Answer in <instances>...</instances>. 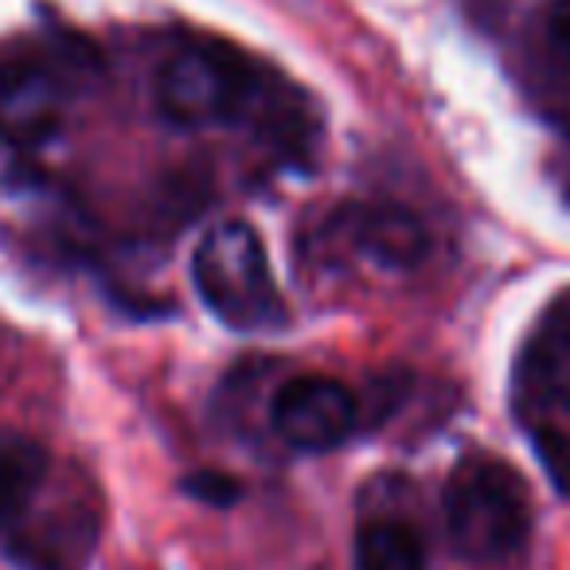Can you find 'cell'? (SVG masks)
<instances>
[{
	"mask_svg": "<svg viewBox=\"0 0 570 570\" xmlns=\"http://www.w3.org/2000/svg\"><path fill=\"white\" fill-rule=\"evenodd\" d=\"M531 445H535L539 465H543V473L551 476L554 489H559L562 497H570V434L567 430L539 422V426L531 430Z\"/></svg>",
	"mask_w": 570,
	"mask_h": 570,
	"instance_id": "cell-10",
	"label": "cell"
},
{
	"mask_svg": "<svg viewBox=\"0 0 570 570\" xmlns=\"http://www.w3.org/2000/svg\"><path fill=\"white\" fill-rule=\"evenodd\" d=\"M547 32H551L554 48L570 56V0H554L547 12Z\"/></svg>",
	"mask_w": 570,
	"mask_h": 570,
	"instance_id": "cell-12",
	"label": "cell"
},
{
	"mask_svg": "<svg viewBox=\"0 0 570 570\" xmlns=\"http://www.w3.org/2000/svg\"><path fill=\"white\" fill-rule=\"evenodd\" d=\"M445 531L458 554L473 562H504L531 535L528 484L497 458H465L445 484Z\"/></svg>",
	"mask_w": 570,
	"mask_h": 570,
	"instance_id": "cell-2",
	"label": "cell"
},
{
	"mask_svg": "<svg viewBox=\"0 0 570 570\" xmlns=\"http://www.w3.org/2000/svg\"><path fill=\"white\" fill-rule=\"evenodd\" d=\"M356 570H426V547L403 520H372L356 535Z\"/></svg>",
	"mask_w": 570,
	"mask_h": 570,
	"instance_id": "cell-9",
	"label": "cell"
},
{
	"mask_svg": "<svg viewBox=\"0 0 570 570\" xmlns=\"http://www.w3.org/2000/svg\"><path fill=\"white\" fill-rule=\"evenodd\" d=\"M188 492H196L199 500H207V504H230V500L238 497V484L230 481V476H223V473H196L188 481Z\"/></svg>",
	"mask_w": 570,
	"mask_h": 570,
	"instance_id": "cell-11",
	"label": "cell"
},
{
	"mask_svg": "<svg viewBox=\"0 0 570 570\" xmlns=\"http://www.w3.org/2000/svg\"><path fill=\"white\" fill-rule=\"evenodd\" d=\"M356 395L328 375H297V380L282 383L269 403L274 434L305 453H325L348 442V434L356 430Z\"/></svg>",
	"mask_w": 570,
	"mask_h": 570,
	"instance_id": "cell-4",
	"label": "cell"
},
{
	"mask_svg": "<svg viewBox=\"0 0 570 570\" xmlns=\"http://www.w3.org/2000/svg\"><path fill=\"white\" fill-rule=\"evenodd\" d=\"M51 461L32 438H0V531H9L40 492Z\"/></svg>",
	"mask_w": 570,
	"mask_h": 570,
	"instance_id": "cell-8",
	"label": "cell"
},
{
	"mask_svg": "<svg viewBox=\"0 0 570 570\" xmlns=\"http://www.w3.org/2000/svg\"><path fill=\"white\" fill-rule=\"evenodd\" d=\"M199 297L207 309L230 328L258 333L285 321V302L277 294L274 269H269L266 246L258 230L246 223H223L207 230L191 262Z\"/></svg>",
	"mask_w": 570,
	"mask_h": 570,
	"instance_id": "cell-3",
	"label": "cell"
},
{
	"mask_svg": "<svg viewBox=\"0 0 570 570\" xmlns=\"http://www.w3.org/2000/svg\"><path fill=\"white\" fill-rule=\"evenodd\" d=\"M515 403L523 411H570V294L531 328L515 364Z\"/></svg>",
	"mask_w": 570,
	"mask_h": 570,
	"instance_id": "cell-5",
	"label": "cell"
},
{
	"mask_svg": "<svg viewBox=\"0 0 570 570\" xmlns=\"http://www.w3.org/2000/svg\"><path fill=\"white\" fill-rule=\"evenodd\" d=\"M274 82L238 48L219 40H191L168 56L157 79V106L176 126H223L269 110Z\"/></svg>",
	"mask_w": 570,
	"mask_h": 570,
	"instance_id": "cell-1",
	"label": "cell"
},
{
	"mask_svg": "<svg viewBox=\"0 0 570 570\" xmlns=\"http://www.w3.org/2000/svg\"><path fill=\"white\" fill-rule=\"evenodd\" d=\"M344 238L383 269H414L430 254V230L403 204H356L341 215Z\"/></svg>",
	"mask_w": 570,
	"mask_h": 570,
	"instance_id": "cell-7",
	"label": "cell"
},
{
	"mask_svg": "<svg viewBox=\"0 0 570 570\" xmlns=\"http://www.w3.org/2000/svg\"><path fill=\"white\" fill-rule=\"evenodd\" d=\"M67 90L40 63H0V141L36 149L63 126Z\"/></svg>",
	"mask_w": 570,
	"mask_h": 570,
	"instance_id": "cell-6",
	"label": "cell"
}]
</instances>
